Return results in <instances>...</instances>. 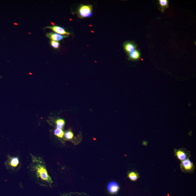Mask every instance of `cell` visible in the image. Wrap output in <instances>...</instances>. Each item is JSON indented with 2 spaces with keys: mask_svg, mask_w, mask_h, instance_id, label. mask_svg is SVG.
<instances>
[{
  "mask_svg": "<svg viewBox=\"0 0 196 196\" xmlns=\"http://www.w3.org/2000/svg\"><path fill=\"white\" fill-rule=\"evenodd\" d=\"M174 153L175 156L178 160L181 161L189 158L190 154V152L185 149H175Z\"/></svg>",
  "mask_w": 196,
  "mask_h": 196,
  "instance_id": "cell-5",
  "label": "cell"
},
{
  "mask_svg": "<svg viewBox=\"0 0 196 196\" xmlns=\"http://www.w3.org/2000/svg\"><path fill=\"white\" fill-rule=\"evenodd\" d=\"M159 4L161 8V11L163 13L165 10L168 8L169 1L167 0H159Z\"/></svg>",
  "mask_w": 196,
  "mask_h": 196,
  "instance_id": "cell-11",
  "label": "cell"
},
{
  "mask_svg": "<svg viewBox=\"0 0 196 196\" xmlns=\"http://www.w3.org/2000/svg\"><path fill=\"white\" fill-rule=\"evenodd\" d=\"M32 162L28 167L31 176L37 183L43 186H50L53 182L48 173L45 161L42 158L31 154Z\"/></svg>",
  "mask_w": 196,
  "mask_h": 196,
  "instance_id": "cell-1",
  "label": "cell"
},
{
  "mask_svg": "<svg viewBox=\"0 0 196 196\" xmlns=\"http://www.w3.org/2000/svg\"><path fill=\"white\" fill-rule=\"evenodd\" d=\"M46 36L49 38L50 39L55 41H59L62 40L65 38L67 37L68 36H63V35L59 34L58 33H47Z\"/></svg>",
  "mask_w": 196,
  "mask_h": 196,
  "instance_id": "cell-7",
  "label": "cell"
},
{
  "mask_svg": "<svg viewBox=\"0 0 196 196\" xmlns=\"http://www.w3.org/2000/svg\"><path fill=\"white\" fill-rule=\"evenodd\" d=\"M51 45L53 48H55V49H57V48H59L60 44L58 42L52 40L51 42Z\"/></svg>",
  "mask_w": 196,
  "mask_h": 196,
  "instance_id": "cell-16",
  "label": "cell"
},
{
  "mask_svg": "<svg viewBox=\"0 0 196 196\" xmlns=\"http://www.w3.org/2000/svg\"><path fill=\"white\" fill-rule=\"evenodd\" d=\"M129 59L132 60H139L140 57V53L137 50L129 54Z\"/></svg>",
  "mask_w": 196,
  "mask_h": 196,
  "instance_id": "cell-10",
  "label": "cell"
},
{
  "mask_svg": "<svg viewBox=\"0 0 196 196\" xmlns=\"http://www.w3.org/2000/svg\"><path fill=\"white\" fill-rule=\"evenodd\" d=\"M5 165L7 169L13 172L18 171L21 167V164L18 157L8 156Z\"/></svg>",
  "mask_w": 196,
  "mask_h": 196,
  "instance_id": "cell-2",
  "label": "cell"
},
{
  "mask_svg": "<svg viewBox=\"0 0 196 196\" xmlns=\"http://www.w3.org/2000/svg\"><path fill=\"white\" fill-rule=\"evenodd\" d=\"M54 134L59 138H62L64 136V132L62 129L56 128L54 131Z\"/></svg>",
  "mask_w": 196,
  "mask_h": 196,
  "instance_id": "cell-13",
  "label": "cell"
},
{
  "mask_svg": "<svg viewBox=\"0 0 196 196\" xmlns=\"http://www.w3.org/2000/svg\"><path fill=\"white\" fill-rule=\"evenodd\" d=\"M64 135L66 139L68 140L73 139L74 137L73 133L71 130L67 131L64 133Z\"/></svg>",
  "mask_w": 196,
  "mask_h": 196,
  "instance_id": "cell-15",
  "label": "cell"
},
{
  "mask_svg": "<svg viewBox=\"0 0 196 196\" xmlns=\"http://www.w3.org/2000/svg\"><path fill=\"white\" fill-rule=\"evenodd\" d=\"M180 167L182 172L185 173H192L195 169V166L193 163L189 158L182 161Z\"/></svg>",
  "mask_w": 196,
  "mask_h": 196,
  "instance_id": "cell-4",
  "label": "cell"
},
{
  "mask_svg": "<svg viewBox=\"0 0 196 196\" xmlns=\"http://www.w3.org/2000/svg\"><path fill=\"white\" fill-rule=\"evenodd\" d=\"M124 48L125 51L128 54H129L135 51L136 49V46L133 43L130 42H127L124 44Z\"/></svg>",
  "mask_w": 196,
  "mask_h": 196,
  "instance_id": "cell-9",
  "label": "cell"
},
{
  "mask_svg": "<svg viewBox=\"0 0 196 196\" xmlns=\"http://www.w3.org/2000/svg\"><path fill=\"white\" fill-rule=\"evenodd\" d=\"M107 188L109 192L112 194H116L120 188L118 184L114 181L110 182L107 185Z\"/></svg>",
  "mask_w": 196,
  "mask_h": 196,
  "instance_id": "cell-6",
  "label": "cell"
},
{
  "mask_svg": "<svg viewBox=\"0 0 196 196\" xmlns=\"http://www.w3.org/2000/svg\"><path fill=\"white\" fill-rule=\"evenodd\" d=\"M77 13L78 17L81 18L91 17L92 15V6L80 5Z\"/></svg>",
  "mask_w": 196,
  "mask_h": 196,
  "instance_id": "cell-3",
  "label": "cell"
},
{
  "mask_svg": "<svg viewBox=\"0 0 196 196\" xmlns=\"http://www.w3.org/2000/svg\"><path fill=\"white\" fill-rule=\"evenodd\" d=\"M56 128L58 129H62L65 124V121L62 119H59L56 121Z\"/></svg>",
  "mask_w": 196,
  "mask_h": 196,
  "instance_id": "cell-14",
  "label": "cell"
},
{
  "mask_svg": "<svg viewBox=\"0 0 196 196\" xmlns=\"http://www.w3.org/2000/svg\"><path fill=\"white\" fill-rule=\"evenodd\" d=\"M128 177L131 181H136L140 177L139 174L137 172H130L128 174Z\"/></svg>",
  "mask_w": 196,
  "mask_h": 196,
  "instance_id": "cell-12",
  "label": "cell"
},
{
  "mask_svg": "<svg viewBox=\"0 0 196 196\" xmlns=\"http://www.w3.org/2000/svg\"><path fill=\"white\" fill-rule=\"evenodd\" d=\"M75 196H82L81 195H79H79H75Z\"/></svg>",
  "mask_w": 196,
  "mask_h": 196,
  "instance_id": "cell-17",
  "label": "cell"
},
{
  "mask_svg": "<svg viewBox=\"0 0 196 196\" xmlns=\"http://www.w3.org/2000/svg\"><path fill=\"white\" fill-rule=\"evenodd\" d=\"M47 28H48L52 29L54 32H56L60 35H67L70 34V33L66 31L65 29L60 27L58 26H53L51 27H47Z\"/></svg>",
  "mask_w": 196,
  "mask_h": 196,
  "instance_id": "cell-8",
  "label": "cell"
}]
</instances>
